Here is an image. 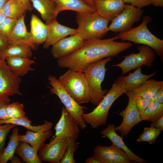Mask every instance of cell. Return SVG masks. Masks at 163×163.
Segmentation results:
<instances>
[{
    "label": "cell",
    "mask_w": 163,
    "mask_h": 163,
    "mask_svg": "<svg viewBox=\"0 0 163 163\" xmlns=\"http://www.w3.org/2000/svg\"><path fill=\"white\" fill-rule=\"evenodd\" d=\"M118 39L117 35L107 39L86 40L78 50L58 59V66L62 68L83 72L89 64L104 58L118 55L133 45L129 42L115 41Z\"/></svg>",
    "instance_id": "cell-1"
},
{
    "label": "cell",
    "mask_w": 163,
    "mask_h": 163,
    "mask_svg": "<svg viewBox=\"0 0 163 163\" xmlns=\"http://www.w3.org/2000/svg\"><path fill=\"white\" fill-rule=\"evenodd\" d=\"M112 59L108 57L92 62L83 71L88 85L90 102L94 105L97 106L107 92V90L102 89L101 84L107 69L106 65Z\"/></svg>",
    "instance_id": "cell-2"
},
{
    "label": "cell",
    "mask_w": 163,
    "mask_h": 163,
    "mask_svg": "<svg viewBox=\"0 0 163 163\" xmlns=\"http://www.w3.org/2000/svg\"><path fill=\"white\" fill-rule=\"evenodd\" d=\"M76 21L78 25L76 34L86 40L101 39L109 31L110 21L95 12H77Z\"/></svg>",
    "instance_id": "cell-3"
},
{
    "label": "cell",
    "mask_w": 163,
    "mask_h": 163,
    "mask_svg": "<svg viewBox=\"0 0 163 163\" xmlns=\"http://www.w3.org/2000/svg\"><path fill=\"white\" fill-rule=\"evenodd\" d=\"M127 90L122 85L114 82L101 101L92 111L88 113H84L82 114L83 119L93 129L97 128L105 124L112 105L117 98L125 93Z\"/></svg>",
    "instance_id": "cell-4"
},
{
    "label": "cell",
    "mask_w": 163,
    "mask_h": 163,
    "mask_svg": "<svg viewBox=\"0 0 163 163\" xmlns=\"http://www.w3.org/2000/svg\"><path fill=\"white\" fill-rule=\"evenodd\" d=\"M152 20L150 16H144L139 25L126 31L119 33L117 36L122 41H129L150 46L162 59L163 40L152 34L147 26Z\"/></svg>",
    "instance_id": "cell-5"
},
{
    "label": "cell",
    "mask_w": 163,
    "mask_h": 163,
    "mask_svg": "<svg viewBox=\"0 0 163 163\" xmlns=\"http://www.w3.org/2000/svg\"><path fill=\"white\" fill-rule=\"evenodd\" d=\"M58 79L68 93L79 104L90 102L88 85L83 72L69 69Z\"/></svg>",
    "instance_id": "cell-6"
},
{
    "label": "cell",
    "mask_w": 163,
    "mask_h": 163,
    "mask_svg": "<svg viewBox=\"0 0 163 163\" xmlns=\"http://www.w3.org/2000/svg\"><path fill=\"white\" fill-rule=\"evenodd\" d=\"M50 93L56 94L59 98L65 107L71 115L77 121L79 128L84 129L87 127L82 116L87 108L76 102L68 93L58 79L53 75L48 77Z\"/></svg>",
    "instance_id": "cell-7"
},
{
    "label": "cell",
    "mask_w": 163,
    "mask_h": 163,
    "mask_svg": "<svg viewBox=\"0 0 163 163\" xmlns=\"http://www.w3.org/2000/svg\"><path fill=\"white\" fill-rule=\"evenodd\" d=\"M139 52L136 53H132L125 56H121L124 59L120 62L112 65L117 67L122 70V75H124L130 71L145 65L148 68L151 66L154 62L155 52L150 46L140 45L137 48Z\"/></svg>",
    "instance_id": "cell-8"
},
{
    "label": "cell",
    "mask_w": 163,
    "mask_h": 163,
    "mask_svg": "<svg viewBox=\"0 0 163 163\" xmlns=\"http://www.w3.org/2000/svg\"><path fill=\"white\" fill-rule=\"evenodd\" d=\"M21 77L14 74L4 60L0 64V102H10V96L22 95L20 89Z\"/></svg>",
    "instance_id": "cell-9"
},
{
    "label": "cell",
    "mask_w": 163,
    "mask_h": 163,
    "mask_svg": "<svg viewBox=\"0 0 163 163\" xmlns=\"http://www.w3.org/2000/svg\"><path fill=\"white\" fill-rule=\"evenodd\" d=\"M125 93L128 98V104L124 110L118 113L123 120L120 125L114 128L122 136H127L135 126L142 121L136 106L135 95L131 90H127Z\"/></svg>",
    "instance_id": "cell-10"
},
{
    "label": "cell",
    "mask_w": 163,
    "mask_h": 163,
    "mask_svg": "<svg viewBox=\"0 0 163 163\" xmlns=\"http://www.w3.org/2000/svg\"><path fill=\"white\" fill-rule=\"evenodd\" d=\"M143 12L141 8L125 4L121 12L111 21L108 26L109 31L119 33L129 30L134 23L140 21Z\"/></svg>",
    "instance_id": "cell-11"
},
{
    "label": "cell",
    "mask_w": 163,
    "mask_h": 163,
    "mask_svg": "<svg viewBox=\"0 0 163 163\" xmlns=\"http://www.w3.org/2000/svg\"><path fill=\"white\" fill-rule=\"evenodd\" d=\"M67 138L62 137L52 138L50 142L45 144L39 151L38 155L42 161L59 163L66 150Z\"/></svg>",
    "instance_id": "cell-12"
},
{
    "label": "cell",
    "mask_w": 163,
    "mask_h": 163,
    "mask_svg": "<svg viewBox=\"0 0 163 163\" xmlns=\"http://www.w3.org/2000/svg\"><path fill=\"white\" fill-rule=\"evenodd\" d=\"M93 156L100 163H130L131 161L124 151L113 144L109 146L97 145Z\"/></svg>",
    "instance_id": "cell-13"
},
{
    "label": "cell",
    "mask_w": 163,
    "mask_h": 163,
    "mask_svg": "<svg viewBox=\"0 0 163 163\" xmlns=\"http://www.w3.org/2000/svg\"><path fill=\"white\" fill-rule=\"evenodd\" d=\"M79 127L77 121L63 107L61 117L55 127V134L52 138L66 137L76 140L80 132Z\"/></svg>",
    "instance_id": "cell-14"
},
{
    "label": "cell",
    "mask_w": 163,
    "mask_h": 163,
    "mask_svg": "<svg viewBox=\"0 0 163 163\" xmlns=\"http://www.w3.org/2000/svg\"><path fill=\"white\" fill-rule=\"evenodd\" d=\"M86 40L77 34L64 38L52 46V55L58 59L66 56L79 49Z\"/></svg>",
    "instance_id": "cell-15"
},
{
    "label": "cell",
    "mask_w": 163,
    "mask_h": 163,
    "mask_svg": "<svg viewBox=\"0 0 163 163\" xmlns=\"http://www.w3.org/2000/svg\"><path fill=\"white\" fill-rule=\"evenodd\" d=\"M94 2L95 12L110 21L121 12L125 5L122 0H94Z\"/></svg>",
    "instance_id": "cell-16"
},
{
    "label": "cell",
    "mask_w": 163,
    "mask_h": 163,
    "mask_svg": "<svg viewBox=\"0 0 163 163\" xmlns=\"http://www.w3.org/2000/svg\"><path fill=\"white\" fill-rule=\"evenodd\" d=\"M48 26L47 37L43 45V48L46 49L67 36L76 34V29L61 24L56 18L53 19Z\"/></svg>",
    "instance_id": "cell-17"
},
{
    "label": "cell",
    "mask_w": 163,
    "mask_h": 163,
    "mask_svg": "<svg viewBox=\"0 0 163 163\" xmlns=\"http://www.w3.org/2000/svg\"><path fill=\"white\" fill-rule=\"evenodd\" d=\"M25 14L18 19L8 37L10 44H20L30 46L32 49L36 47L34 44L30 32L28 31L25 23Z\"/></svg>",
    "instance_id": "cell-18"
},
{
    "label": "cell",
    "mask_w": 163,
    "mask_h": 163,
    "mask_svg": "<svg viewBox=\"0 0 163 163\" xmlns=\"http://www.w3.org/2000/svg\"><path fill=\"white\" fill-rule=\"evenodd\" d=\"M156 73L155 71L148 75L142 74L141 67H140L136 68L133 72H129L127 76L118 77L114 82L122 85L127 90H132L139 87Z\"/></svg>",
    "instance_id": "cell-19"
},
{
    "label": "cell",
    "mask_w": 163,
    "mask_h": 163,
    "mask_svg": "<svg viewBox=\"0 0 163 163\" xmlns=\"http://www.w3.org/2000/svg\"><path fill=\"white\" fill-rule=\"evenodd\" d=\"M115 125L109 124L101 132L104 136L108 138L112 144L124 151L128 156L131 161L139 163H146V161L133 152L126 146L123 141V138L118 135L115 132Z\"/></svg>",
    "instance_id": "cell-20"
},
{
    "label": "cell",
    "mask_w": 163,
    "mask_h": 163,
    "mask_svg": "<svg viewBox=\"0 0 163 163\" xmlns=\"http://www.w3.org/2000/svg\"><path fill=\"white\" fill-rule=\"evenodd\" d=\"M56 5V14L57 16L61 11L69 10L85 13L95 11L94 7L86 4L82 0H53Z\"/></svg>",
    "instance_id": "cell-21"
},
{
    "label": "cell",
    "mask_w": 163,
    "mask_h": 163,
    "mask_svg": "<svg viewBox=\"0 0 163 163\" xmlns=\"http://www.w3.org/2000/svg\"><path fill=\"white\" fill-rule=\"evenodd\" d=\"M25 135L19 134L20 141L26 142L38 151L43 147L45 141L51 137L53 132L50 129L39 132L27 130Z\"/></svg>",
    "instance_id": "cell-22"
},
{
    "label": "cell",
    "mask_w": 163,
    "mask_h": 163,
    "mask_svg": "<svg viewBox=\"0 0 163 163\" xmlns=\"http://www.w3.org/2000/svg\"><path fill=\"white\" fill-rule=\"evenodd\" d=\"M5 61L12 72L20 77L24 76L30 71L34 70L31 67V66L35 62L30 58L23 57H8L5 59Z\"/></svg>",
    "instance_id": "cell-23"
},
{
    "label": "cell",
    "mask_w": 163,
    "mask_h": 163,
    "mask_svg": "<svg viewBox=\"0 0 163 163\" xmlns=\"http://www.w3.org/2000/svg\"><path fill=\"white\" fill-rule=\"evenodd\" d=\"M33 43L35 46L43 43L48 33V26L36 15L32 14L30 21V31Z\"/></svg>",
    "instance_id": "cell-24"
},
{
    "label": "cell",
    "mask_w": 163,
    "mask_h": 163,
    "mask_svg": "<svg viewBox=\"0 0 163 163\" xmlns=\"http://www.w3.org/2000/svg\"><path fill=\"white\" fill-rule=\"evenodd\" d=\"M32 5L40 14L48 25L57 15L56 14V5L53 0H29Z\"/></svg>",
    "instance_id": "cell-25"
},
{
    "label": "cell",
    "mask_w": 163,
    "mask_h": 163,
    "mask_svg": "<svg viewBox=\"0 0 163 163\" xmlns=\"http://www.w3.org/2000/svg\"><path fill=\"white\" fill-rule=\"evenodd\" d=\"M162 87L163 81H157L153 79H148L139 87L132 90L136 96L154 100L156 93Z\"/></svg>",
    "instance_id": "cell-26"
},
{
    "label": "cell",
    "mask_w": 163,
    "mask_h": 163,
    "mask_svg": "<svg viewBox=\"0 0 163 163\" xmlns=\"http://www.w3.org/2000/svg\"><path fill=\"white\" fill-rule=\"evenodd\" d=\"M27 11L28 7L23 3L15 0H8L1 11L6 17L18 20Z\"/></svg>",
    "instance_id": "cell-27"
},
{
    "label": "cell",
    "mask_w": 163,
    "mask_h": 163,
    "mask_svg": "<svg viewBox=\"0 0 163 163\" xmlns=\"http://www.w3.org/2000/svg\"><path fill=\"white\" fill-rule=\"evenodd\" d=\"M30 120L23 118H9L5 120L0 119V125L6 123L13 124L25 127L27 130L34 132L44 131L51 129L53 123L47 120H45L44 123L41 125L33 126L31 124Z\"/></svg>",
    "instance_id": "cell-28"
},
{
    "label": "cell",
    "mask_w": 163,
    "mask_h": 163,
    "mask_svg": "<svg viewBox=\"0 0 163 163\" xmlns=\"http://www.w3.org/2000/svg\"><path fill=\"white\" fill-rule=\"evenodd\" d=\"M32 48L30 46L20 44H10L6 49L0 51V59L5 60L8 57H23L30 58Z\"/></svg>",
    "instance_id": "cell-29"
},
{
    "label": "cell",
    "mask_w": 163,
    "mask_h": 163,
    "mask_svg": "<svg viewBox=\"0 0 163 163\" xmlns=\"http://www.w3.org/2000/svg\"><path fill=\"white\" fill-rule=\"evenodd\" d=\"M36 149L28 143L20 141L15 153L22 159L23 162L26 163H41Z\"/></svg>",
    "instance_id": "cell-30"
},
{
    "label": "cell",
    "mask_w": 163,
    "mask_h": 163,
    "mask_svg": "<svg viewBox=\"0 0 163 163\" xmlns=\"http://www.w3.org/2000/svg\"><path fill=\"white\" fill-rule=\"evenodd\" d=\"M19 128L17 126L13 128L12 133L9 137V140L6 147L0 154V163H7L14 156L16 149L20 142Z\"/></svg>",
    "instance_id": "cell-31"
},
{
    "label": "cell",
    "mask_w": 163,
    "mask_h": 163,
    "mask_svg": "<svg viewBox=\"0 0 163 163\" xmlns=\"http://www.w3.org/2000/svg\"><path fill=\"white\" fill-rule=\"evenodd\" d=\"M163 115V103L154 101L140 115L142 120L152 122Z\"/></svg>",
    "instance_id": "cell-32"
},
{
    "label": "cell",
    "mask_w": 163,
    "mask_h": 163,
    "mask_svg": "<svg viewBox=\"0 0 163 163\" xmlns=\"http://www.w3.org/2000/svg\"><path fill=\"white\" fill-rule=\"evenodd\" d=\"M67 138V147L59 163H75L76 162L74 158V154L78 147L79 143L73 139Z\"/></svg>",
    "instance_id": "cell-33"
},
{
    "label": "cell",
    "mask_w": 163,
    "mask_h": 163,
    "mask_svg": "<svg viewBox=\"0 0 163 163\" xmlns=\"http://www.w3.org/2000/svg\"><path fill=\"white\" fill-rule=\"evenodd\" d=\"M6 109L9 118L28 119L25 115L24 105L22 103L18 102H9L7 104Z\"/></svg>",
    "instance_id": "cell-34"
},
{
    "label": "cell",
    "mask_w": 163,
    "mask_h": 163,
    "mask_svg": "<svg viewBox=\"0 0 163 163\" xmlns=\"http://www.w3.org/2000/svg\"><path fill=\"white\" fill-rule=\"evenodd\" d=\"M161 133V131L153 127H145L142 133L137 139L136 141L146 142L150 144H155L156 139Z\"/></svg>",
    "instance_id": "cell-35"
},
{
    "label": "cell",
    "mask_w": 163,
    "mask_h": 163,
    "mask_svg": "<svg viewBox=\"0 0 163 163\" xmlns=\"http://www.w3.org/2000/svg\"><path fill=\"white\" fill-rule=\"evenodd\" d=\"M17 20L5 17L0 24V34L8 38L11 33Z\"/></svg>",
    "instance_id": "cell-36"
},
{
    "label": "cell",
    "mask_w": 163,
    "mask_h": 163,
    "mask_svg": "<svg viewBox=\"0 0 163 163\" xmlns=\"http://www.w3.org/2000/svg\"><path fill=\"white\" fill-rule=\"evenodd\" d=\"M17 126L9 123L0 125V154L5 148V140L9 133L13 128Z\"/></svg>",
    "instance_id": "cell-37"
},
{
    "label": "cell",
    "mask_w": 163,
    "mask_h": 163,
    "mask_svg": "<svg viewBox=\"0 0 163 163\" xmlns=\"http://www.w3.org/2000/svg\"><path fill=\"white\" fill-rule=\"evenodd\" d=\"M135 96L136 106L141 115L145 108L152 103L154 100L145 99L140 96Z\"/></svg>",
    "instance_id": "cell-38"
},
{
    "label": "cell",
    "mask_w": 163,
    "mask_h": 163,
    "mask_svg": "<svg viewBox=\"0 0 163 163\" xmlns=\"http://www.w3.org/2000/svg\"><path fill=\"white\" fill-rule=\"evenodd\" d=\"M125 3H129L136 7L141 8L148 6L151 3V0H122Z\"/></svg>",
    "instance_id": "cell-39"
},
{
    "label": "cell",
    "mask_w": 163,
    "mask_h": 163,
    "mask_svg": "<svg viewBox=\"0 0 163 163\" xmlns=\"http://www.w3.org/2000/svg\"><path fill=\"white\" fill-rule=\"evenodd\" d=\"M9 102H0V119L1 120L9 119L6 109L7 104Z\"/></svg>",
    "instance_id": "cell-40"
},
{
    "label": "cell",
    "mask_w": 163,
    "mask_h": 163,
    "mask_svg": "<svg viewBox=\"0 0 163 163\" xmlns=\"http://www.w3.org/2000/svg\"><path fill=\"white\" fill-rule=\"evenodd\" d=\"M153 127L160 131L163 130V115L161 116L151 124Z\"/></svg>",
    "instance_id": "cell-41"
},
{
    "label": "cell",
    "mask_w": 163,
    "mask_h": 163,
    "mask_svg": "<svg viewBox=\"0 0 163 163\" xmlns=\"http://www.w3.org/2000/svg\"><path fill=\"white\" fill-rule=\"evenodd\" d=\"M10 45L8 38L0 34V51L6 49Z\"/></svg>",
    "instance_id": "cell-42"
},
{
    "label": "cell",
    "mask_w": 163,
    "mask_h": 163,
    "mask_svg": "<svg viewBox=\"0 0 163 163\" xmlns=\"http://www.w3.org/2000/svg\"><path fill=\"white\" fill-rule=\"evenodd\" d=\"M154 101L160 103H163V87L156 93L154 98Z\"/></svg>",
    "instance_id": "cell-43"
},
{
    "label": "cell",
    "mask_w": 163,
    "mask_h": 163,
    "mask_svg": "<svg viewBox=\"0 0 163 163\" xmlns=\"http://www.w3.org/2000/svg\"><path fill=\"white\" fill-rule=\"evenodd\" d=\"M21 2L25 5L28 8L29 11H31L33 9L31 2L29 0H15Z\"/></svg>",
    "instance_id": "cell-44"
},
{
    "label": "cell",
    "mask_w": 163,
    "mask_h": 163,
    "mask_svg": "<svg viewBox=\"0 0 163 163\" xmlns=\"http://www.w3.org/2000/svg\"><path fill=\"white\" fill-rule=\"evenodd\" d=\"M151 4L155 7L163 6V0H151Z\"/></svg>",
    "instance_id": "cell-45"
},
{
    "label": "cell",
    "mask_w": 163,
    "mask_h": 163,
    "mask_svg": "<svg viewBox=\"0 0 163 163\" xmlns=\"http://www.w3.org/2000/svg\"><path fill=\"white\" fill-rule=\"evenodd\" d=\"M86 163H100L93 156L88 158L86 161Z\"/></svg>",
    "instance_id": "cell-46"
},
{
    "label": "cell",
    "mask_w": 163,
    "mask_h": 163,
    "mask_svg": "<svg viewBox=\"0 0 163 163\" xmlns=\"http://www.w3.org/2000/svg\"><path fill=\"white\" fill-rule=\"evenodd\" d=\"M11 163H21L22 162L21 161L19 158L16 156H14L10 160Z\"/></svg>",
    "instance_id": "cell-47"
},
{
    "label": "cell",
    "mask_w": 163,
    "mask_h": 163,
    "mask_svg": "<svg viewBox=\"0 0 163 163\" xmlns=\"http://www.w3.org/2000/svg\"><path fill=\"white\" fill-rule=\"evenodd\" d=\"M88 5L94 7V0H82Z\"/></svg>",
    "instance_id": "cell-48"
},
{
    "label": "cell",
    "mask_w": 163,
    "mask_h": 163,
    "mask_svg": "<svg viewBox=\"0 0 163 163\" xmlns=\"http://www.w3.org/2000/svg\"><path fill=\"white\" fill-rule=\"evenodd\" d=\"M8 0H0V11L5 5Z\"/></svg>",
    "instance_id": "cell-49"
},
{
    "label": "cell",
    "mask_w": 163,
    "mask_h": 163,
    "mask_svg": "<svg viewBox=\"0 0 163 163\" xmlns=\"http://www.w3.org/2000/svg\"><path fill=\"white\" fill-rule=\"evenodd\" d=\"M5 17L4 15L0 11V24L3 22Z\"/></svg>",
    "instance_id": "cell-50"
},
{
    "label": "cell",
    "mask_w": 163,
    "mask_h": 163,
    "mask_svg": "<svg viewBox=\"0 0 163 163\" xmlns=\"http://www.w3.org/2000/svg\"><path fill=\"white\" fill-rule=\"evenodd\" d=\"M4 60H2L0 59V64L4 61Z\"/></svg>",
    "instance_id": "cell-51"
}]
</instances>
